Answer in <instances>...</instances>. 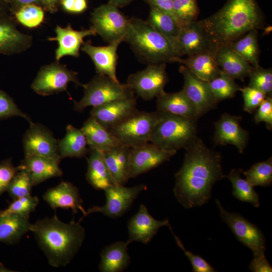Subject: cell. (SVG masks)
Instances as JSON below:
<instances>
[{"label": "cell", "instance_id": "cell-20", "mask_svg": "<svg viewBox=\"0 0 272 272\" xmlns=\"http://www.w3.org/2000/svg\"><path fill=\"white\" fill-rule=\"evenodd\" d=\"M32 43L31 36L20 31L7 12L0 14V53H20L30 48Z\"/></svg>", "mask_w": 272, "mask_h": 272}, {"label": "cell", "instance_id": "cell-35", "mask_svg": "<svg viewBox=\"0 0 272 272\" xmlns=\"http://www.w3.org/2000/svg\"><path fill=\"white\" fill-rule=\"evenodd\" d=\"M258 30H252L229 44L230 46L253 67L259 65V47Z\"/></svg>", "mask_w": 272, "mask_h": 272}, {"label": "cell", "instance_id": "cell-8", "mask_svg": "<svg viewBox=\"0 0 272 272\" xmlns=\"http://www.w3.org/2000/svg\"><path fill=\"white\" fill-rule=\"evenodd\" d=\"M90 20L96 34L109 43L124 41L128 19L117 7L109 3L101 5L93 11Z\"/></svg>", "mask_w": 272, "mask_h": 272}, {"label": "cell", "instance_id": "cell-27", "mask_svg": "<svg viewBox=\"0 0 272 272\" xmlns=\"http://www.w3.org/2000/svg\"><path fill=\"white\" fill-rule=\"evenodd\" d=\"M87 162L86 179L95 189L104 190L116 184L106 164L103 152L90 149Z\"/></svg>", "mask_w": 272, "mask_h": 272}, {"label": "cell", "instance_id": "cell-40", "mask_svg": "<svg viewBox=\"0 0 272 272\" xmlns=\"http://www.w3.org/2000/svg\"><path fill=\"white\" fill-rule=\"evenodd\" d=\"M12 180L7 191L14 200L31 194L33 185L32 179L25 169L19 168Z\"/></svg>", "mask_w": 272, "mask_h": 272}, {"label": "cell", "instance_id": "cell-54", "mask_svg": "<svg viewBox=\"0 0 272 272\" xmlns=\"http://www.w3.org/2000/svg\"><path fill=\"white\" fill-rule=\"evenodd\" d=\"M132 0H109L108 3L117 8H122L127 5Z\"/></svg>", "mask_w": 272, "mask_h": 272}, {"label": "cell", "instance_id": "cell-29", "mask_svg": "<svg viewBox=\"0 0 272 272\" xmlns=\"http://www.w3.org/2000/svg\"><path fill=\"white\" fill-rule=\"evenodd\" d=\"M81 129L90 149L103 152L122 144L91 116L84 122Z\"/></svg>", "mask_w": 272, "mask_h": 272}, {"label": "cell", "instance_id": "cell-34", "mask_svg": "<svg viewBox=\"0 0 272 272\" xmlns=\"http://www.w3.org/2000/svg\"><path fill=\"white\" fill-rule=\"evenodd\" d=\"M150 8L146 22L165 37L173 47L181 27L170 15L156 8Z\"/></svg>", "mask_w": 272, "mask_h": 272}, {"label": "cell", "instance_id": "cell-4", "mask_svg": "<svg viewBox=\"0 0 272 272\" xmlns=\"http://www.w3.org/2000/svg\"><path fill=\"white\" fill-rule=\"evenodd\" d=\"M138 59L145 63L172 62L178 57L169 41L146 21L138 18L128 19L124 38Z\"/></svg>", "mask_w": 272, "mask_h": 272}, {"label": "cell", "instance_id": "cell-39", "mask_svg": "<svg viewBox=\"0 0 272 272\" xmlns=\"http://www.w3.org/2000/svg\"><path fill=\"white\" fill-rule=\"evenodd\" d=\"M14 19L20 24L34 28L40 26L44 21V12L41 6L30 4L21 7L12 12Z\"/></svg>", "mask_w": 272, "mask_h": 272}, {"label": "cell", "instance_id": "cell-16", "mask_svg": "<svg viewBox=\"0 0 272 272\" xmlns=\"http://www.w3.org/2000/svg\"><path fill=\"white\" fill-rule=\"evenodd\" d=\"M57 143L48 129L41 124L32 123L23 139L25 157L60 158L58 153Z\"/></svg>", "mask_w": 272, "mask_h": 272}, {"label": "cell", "instance_id": "cell-30", "mask_svg": "<svg viewBox=\"0 0 272 272\" xmlns=\"http://www.w3.org/2000/svg\"><path fill=\"white\" fill-rule=\"evenodd\" d=\"M30 217L18 214L2 215L0 210V242L18 243L23 236L31 231Z\"/></svg>", "mask_w": 272, "mask_h": 272}, {"label": "cell", "instance_id": "cell-6", "mask_svg": "<svg viewBox=\"0 0 272 272\" xmlns=\"http://www.w3.org/2000/svg\"><path fill=\"white\" fill-rule=\"evenodd\" d=\"M83 98L75 102L74 109L81 112L87 107H96L119 99L135 98L134 94L126 84H121L111 78L97 74L83 86Z\"/></svg>", "mask_w": 272, "mask_h": 272}, {"label": "cell", "instance_id": "cell-53", "mask_svg": "<svg viewBox=\"0 0 272 272\" xmlns=\"http://www.w3.org/2000/svg\"><path fill=\"white\" fill-rule=\"evenodd\" d=\"M61 0H43V7L47 11L54 13L57 10Z\"/></svg>", "mask_w": 272, "mask_h": 272}, {"label": "cell", "instance_id": "cell-51", "mask_svg": "<svg viewBox=\"0 0 272 272\" xmlns=\"http://www.w3.org/2000/svg\"><path fill=\"white\" fill-rule=\"evenodd\" d=\"M150 7L156 8L172 16L180 26L175 15L173 8V0H144ZM181 27V26H180Z\"/></svg>", "mask_w": 272, "mask_h": 272}, {"label": "cell", "instance_id": "cell-18", "mask_svg": "<svg viewBox=\"0 0 272 272\" xmlns=\"http://www.w3.org/2000/svg\"><path fill=\"white\" fill-rule=\"evenodd\" d=\"M242 118L240 116L224 113L220 119L214 123L215 144L221 146L233 145L239 153H242L247 143L248 132L240 125Z\"/></svg>", "mask_w": 272, "mask_h": 272}, {"label": "cell", "instance_id": "cell-11", "mask_svg": "<svg viewBox=\"0 0 272 272\" xmlns=\"http://www.w3.org/2000/svg\"><path fill=\"white\" fill-rule=\"evenodd\" d=\"M215 201L222 220L237 240L249 248L253 255L264 253L266 249L265 239L260 229L240 214L225 210L218 199Z\"/></svg>", "mask_w": 272, "mask_h": 272}, {"label": "cell", "instance_id": "cell-36", "mask_svg": "<svg viewBox=\"0 0 272 272\" xmlns=\"http://www.w3.org/2000/svg\"><path fill=\"white\" fill-rule=\"evenodd\" d=\"M242 172L241 169H233L228 175L225 176L232 183L233 195L237 199L250 203L254 207L258 208L260 205L258 195L255 192L254 186L241 177V174Z\"/></svg>", "mask_w": 272, "mask_h": 272}, {"label": "cell", "instance_id": "cell-25", "mask_svg": "<svg viewBox=\"0 0 272 272\" xmlns=\"http://www.w3.org/2000/svg\"><path fill=\"white\" fill-rule=\"evenodd\" d=\"M215 58L222 70L233 79L243 81L249 76L252 66L235 51L229 45L219 46Z\"/></svg>", "mask_w": 272, "mask_h": 272}, {"label": "cell", "instance_id": "cell-14", "mask_svg": "<svg viewBox=\"0 0 272 272\" xmlns=\"http://www.w3.org/2000/svg\"><path fill=\"white\" fill-rule=\"evenodd\" d=\"M179 72L184 78L182 90L194 106L198 117L216 107L218 102L208 82L196 76L183 64L180 66Z\"/></svg>", "mask_w": 272, "mask_h": 272}, {"label": "cell", "instance_id": "cell-12", "mask_svg": "<svg viewBox=\"0 0 272 272\" xmlns=\"http://www.w3.org/2000/svg\"><path fill=\"white\" fill-rule=\"evenodd\" d=\"M146 189V185L143 184L131 187L118 184H112L104 190L105 204L103 206H93L89 208L86 211L85 217L97 212L111 218L120 217L127 211L138 195Z\"/></svg>", "mask_w": 272, "mask_h": 272}, {"label": "cell", "instance_id": "cell-31", "mask_svg": "<svg viewBox=\"0 0 272 272\" xmlns=\"http://www.w3.org/2000/svg\"><path fill=\"white\" fill-rule=\"evenodd\" d=\"M157 100V110L197 119L195 108L182 90L168 93L165 91Z\"/></svg>", "mask_w": 272, "mask_h": 272}, {"label": "cell", "instance_id": "cell-41", "mask_svg": "<svg viewBox=\"0 0 272 272\" xmlns=\"http://www.w3.org/2000/svg\"><path fill=\"white\" fill-rule=\"evenodd\" d=\"M249 87L255 88L262 92L266 97L272 95V71L266 69L259 65L253 67L249 73Z\"/></svg>", "mask_w": 272, "mask_h": 272}, {"label": "cell", "instance_id": "cell-10", "mask_svg": "<svg viewBox=\"0 0 272 272\" xmlns=\"http://www.w3.org/2000/svg\"><path fill=\"white\" fill-rule=\"evenodd\" d=\"M166 63L149 64L143 70L130 75L126 84L138 96L150 100L164 92L168 81Z\"/></svg>", "mask_w": 272, "mask_h": 272}, {"label": "cell", "instance_id": "cell-50", "mask_svg": "<svg viewBox=\"0 0 272 272\" xmlns=\"http://www.w3.org/2000/svg\"><path fill=\"white\" fill-rule=\"evenodd\" d=\"M60 5L67 13L80 14L87 9L88 2L87 0H61Z\"/></svg>", "mask_w": 272, "mask_h": 272}, {"label": "cell", "instance_id": "cell-23", "mask_svg": "<svg viewBox=\"0 0 272 272\" xmlns=\"http://www.w3.org/2000/svg\"><path fill=\"white\" fill-rule=\"evenodd\" d=\"M43 198L53 210L71 209L74 214L80 210L85 217L86 211L82 205L83 200L79 190L71 182L63 181L47 189L43 194Z\"/></svg>", "mask_w": 272, "mask_h": 272}, {"label": "cell", "instance_id": "cell-49", "mask_svg": "<svg viewBox=\"0 0 272 272\" xmlns=\"http://www.w3.org/2000/svg\"><path fill=\"white\" fill-rule=\"evenodd\" d=\"M249 268L253 272L272 271V267L266 258L264 253L253 255Z\"/></svg>", "mask_w": 272, "mask_h": 272}, {"label": "cell", "instance_id": "cell-7", "mask_svg": "<svg viewBox=\"0 0 272 272\" xmlns=\"http://www.w3.org/2000/svg\"><path fill=\"white\" fill-rule=\"evenodd\" d=\"M158 119V112L138 110L121 122L108 130L122 144L130 147L150 142Z\"/></svg>", "mask_w": 272, "mask_h": 272}, {"label": "cell", "instance_id": "cell-19", "mask_svg": "<svg viewBox=\"0 0 272 272\" xmlns=\"http://www.w3.org/2000/svg\"><path fill=\"white\" fill-rule=\"evenodd\" d=\"M169 225L168 219L156 220L150 214L146 206L141 204L138 212L128 221V239L126 242L128 245L134 241L147 244L161 227Z\"/></svg>", "mask_w": 272, "mask_h": 272}, {"label": "cell", "instance_id": "cell-24", "mask_svg": "<svg viewBox=\"0 0 272 272\" xmlns=\"http://www.w3.org/2000/svg\"><path fill=\"white\" fill-rule=\"evenodd\" d=\"M60 159L39 156L25 157L18 167L28 172L33 185L35 186L49 178L62 175V172L59 166Z\"/></svg>", "mask_w": 272, "mask_h": 272}, {"label": "cell", "instance_id": "cell-47", "mask_svg": "<svg viewBox=\"0 0 272 272\" xmlns=\"http://www.w3.org/2000/svg\"><path fill=\"white\" fill-rule=\"evenodd\" d=\"M18 170L11 159L2 161L0 163V196L8 190L9 186Z\"/></svg>", "mask_w": 272, "mask_h": 272}, {"label": "cell", "instance_id": "cell-28", "mask_svg": "<svg viewBox=\"0 0 272 272\" xmlns=\"http://www.w3.org/2000/svg\"><path fill=\"white\" fill-rule=\"evenodd\" d=\"M130 148L121 144L103 152L106 164L116 184L124 185L129 179Z\"/></svg>", "mask_w": 272, "mask_h": 272}, {"label": "cell", "instance_id": "cell-44", "mask_svg": "<svg viewBox=\"0 0 272 272\" xmlns=\"http://www.w3.org/2000/svg\"><path fill=\"white\" fill-rule=\"evenodd\" d=\"M13 116H20L26 119L30 124L31 119L17 106L12 98L3 90H0V119H6Z\"/></svg>", "mask_w": 272, "mask_h": 272}, {"label": "cell", "instance_id": "cell-56", "mask_svg": "<svg viewBox=\"0 0 272 272\" xmlns=\"http://www.w3.org/2000/svg\"><path fill=\"white\" fill-rule=\"evenodd\" d=\"M13 272L14 270H11V269L5 267L2 263L0 262V272Z\"/></svg>", "mask_w": 272, "mask_h": 272}, {"label": "cell", "instance_id": "cell-37", "mask_svg": "<svg viewBox=\"0 0 272 272\" xmlns=\"http://www.w3.org/2000/svg\"><path fill=\"white\" fill-rule=\"evenodd\" d=\"M212 93L218 102L220 101L233 97L241 88L222 70L219 73L208 82Z\"/></svg>", "mask_w": 272, "mask_h": 272}, {"label": "cell", "instance_id": "cell-17", "mask_svg": "<svg viewBox=\"0 0 272 272\" xmlns=\"http://www.w3.org/2000/svg\"><path fill=\"white\" fill-rule=\"evenodd\" d=\"M137 110L135 98L119 99L93 107L90 116L109 130Z\"/></svg>", "mask_w": 272, "mask_h": 272}, {"label": "cell", "instance_id": "cell-1", "mask_svg": "<svg viewBox=\"0 0 272 272\" xmlns=\"http://www.w3.org/2000/svg\"><path fill=\"white\" fill-rule=\"evenodd\" d=\"M185 150L182 166L175 174L173 192L178 202L187 209L207 203L213 186L225 175L220 153L209 149L198 138Z\"/></svg>", "mask_w": 272, "mask_h": 272}, {"label": "cell", "instance_id": "cell-13", "mask_svg": "<svg viewBox=\"0 0 272 272\" xmlns=\"http://www.w3.org/2000/svg\"><path fill=\"white\" fill-rule=\"evenodd\" d=\"M178 57L190 56L206 51L216 50L202 20L193 21L181 28L173 45Z\"/></svg>", "mask_w": 272, "mask_h": 272}, {"label": "cell", "instance_id": "cell-43", "mask_svg": "<svg viewBox=\"0 0 272 272\" xmlns=\"http://www.w3.org/2000/svg\"><path fill=\"white\" fill-rule=\"evenodd\" d=\"M39 203V199L36 196L31 194L14 199L9 207L4 210H1L2 215L18 214L30 217Z\"/></svg>", "mask_w": 272, "mask_h": 272}, {"label": "cell", "instance_id": "cell-38", "mask_svg": "<svg viewBox=\"0 0 272 272\" xmlns=\"http://www.w3.org/2000/svg\"><path fill=\"white\" fill-rule=\"evenodd\" d=\"M243 174L245 179L253 186H270L272 183V158L253 165Z\"/></svg>", "mask_w": 272, "mask_h": 272}, {"label": "cell", "instance_id": "cell-52", "mask_svg": "<svg viewBox=\"0 0 272 272\" xmlns=\"http://www.w3.org/2000/svg\"><path fill=\"white\" fill-rule=\"evenodd\" d=\"M12 12L24 6L35 4L43 6V0H5Z\"/></svg>", "mask_w": 272, "mask_h": 272}, {"label": "cell", "instance_id": "cell-2", "mask_svg": "<svg viewBox=\"0 0 272 272\" xmlns=\"http://www.w3.org/2000/svg\"><path fill=\"white\" fill-rule=\"evenodd\" d=\"M38 244L49 264L54 267L66 266L81 247L85 237V228L74 220L69 223L61 221L54 215L32 224Z\"/></svg>", "mask_w": 272, "mask_h": 272}, {"label": "cell", "instance_id": "cell-3", "mask_svg": "<svg viewBox=\"0 0 272 272\" xmlns=\"http://www.w3.org/2000/svg\"><path fill=\"white\" fill-rule=\"evenodd\" d=\"M202 22L218 48L260 28L263 18L256 0H228L219 11Z\"/></svg>", "mask_w": 272, "mask_h": 272}, {"label": "cell", "instance_id": "cell-32", "mask_svg": "<svg viewBox=\"0 0 272 272\" xmlns=\"http://www.w3.org/2000/svg\"><path fill=\"white\" fill-rule=\"evenodd\" d=\"M126 242L118 241L105 247L100 253L99 265L101 272H120L130 262Z\"/></svg>", "mask_w": 272, "mask_h": 272}, {"label": "cell", "instance_id": "cell-55", "mask_svg": "<svg viewBox=\"0 0 272 272\" xmlns=\"http://www.w3.org/2000/svg\"><path fill=\"white\" fill-rule=\"evenodd\" d=\"M8 7L5 0H0V14L7 12Z\"/></svg>", "mask_w": 272, "mask_h": 272}, {"label": "cell", "instance_id": "cell-21", "mask_svg": "<svg viewBox=\"0 0 272 272\" xmlns=\"http://www.w3.org/2000/svg\"><path fill=\"white\" fill-rule=\"evenodd\" d=\"M56 36L49 37V41H56L58 46L55 51L56 61L65 56L78 57L80 50L83 43L84 39L89 36L96 35L94 30L91 27L88 29L76 30L70 24L65 27L57 25L55 28Z\"/></svg>", "mask_w": 272, "mask_h": 272}, {"label": "cell", "instance_id": "cell-48", "mask_svg": "<svg viewBox=\"0 0 272 272\" xmlns=\"http://www.w3.org/2000/svg\"><path fill=\"white\" fill-rule=\"evenodd\" d=\"M254 120L256 124L261 122L266 123L268 129L272 128V97H266L256 110Z\"/></svg>", "mask_w": 272, "mask_h": 272}, {"label": "cell", "instance_id": "cell-5", "mask_svg": "<svg viewBox=\"0 0 272 272\" xmlns=\"http://www.w3.org/2000/svg\"><path fill=\"white\" fill-rule=\"evenodd\" d=\"M158 119L150 142L167 151L185 149L197 137L196 120L157 110Z\"/></svg>", "mask_w": 272, "mask_h": 272}, {"label": "cell", "instance_id": "cell-26", "mask_svg": "<svg viewBox=\"0 0 272 272\" xmlns=\"http://www.w3.org/2000/svg\"><path fill=\"white\" fill-rule=\"evenodd\" d=\"M216 50L204 51L188 56L186 58L176 57L173 62H179L186 66L199 78L209 82L220 72L215 55Z\"/></svg>", "mask_w": 272, "mask_h": 272}, {"label": "cell", "instance_id": "cell-45", "mask_svg": "<svg viewBox=\"0 0 272 272\" xmlns=\"http://www.w3.org/2000/svg\"><path fill=\"white\" fill-rule=\"evenodd\" d=\"M241 91L244 99L243 109L252 113L266 97L261 91L249 86L241 88Z\"/></svg>", "mask_w": 272, "mask_h": 272}, {"label": "cell", "instance_id": "cell-33", "mask_svg": "<svg viewBox=\"0 0 272 272\" xmlns=\"http://www.w3.org/2000/svg\"><path fill=\"white\" fill-rule=\"evenodd\" d=\"M88 144L81 129L68 125L64 137L58 141V153L61 158H82L88 152Z\"/></svg>", "mask_w": 272, "mask_h": 272}, {"label": "cell", "instance_id": "cell-15", "mask_svg": "<svg viewBox=\"0 0 272 272\" xmlns=\"http://www.w3.org/2000/svg\"><path fill=\"white\" fill-rule=\"evenodd\" d=\"M176 152L163 150L149 142L131 147L129 178H135L169 161Z\"/></svg>", "mask_w": 272, "mask_h": 272}, {"label": "cell", "instance_id": "cell-46", "mask_svg": "<svg viewBox=\"0 0 272 272\" xmlns=\"http://www.w3.org/2000/svg\"><path fill=\"white\" fill-rule=\"evenodd\" d=\"M169 228L174 236L178 246L184 251L185 255L190 260L194 272H215V268L209 262L198 255H195L189 251L186 250L180 239L174 233L170 225Z\"/></svg>", "mask_w": 272, "mask_h": 272}, {"label": "cell", "instance_id": "cell-22", "mask_svg": "<svg viewBox=\"0 0 272 272\" xmlns=\"http://www.w3.org/2000/svg\"><path fill=\"white\" fill-rule=\"evenodd\" d=\"M121 42L115 41L107 46H94L91 41L84 42L81 49L93 61L97 74L118 81L116 77L117 50Z\"/></svg>", "mask_w": 272, "mask_h": 272}, {"label": "cell", "instance_id": "cell-42", "mask_svg": "<svg viewBox=\"0 0 272 272\" xmlns=\"http://www.w3.org/2000/svg\"><path fill=\"white\" fill-rule=\"evenodd\" d=\"M173 8L181 28L197 20L199 8L196 0H173Z\"/></svg>", "mask_w": 272, "mask_h": 272}, {"label": "cell", "instance_id": "cell-9", "mask_svg": "<svg viewBox=\"0 0 272 272\" xmlns=\"http://www.w3.org/2000/svg\"><path fill=\"white\" fill-rule=\"evenodd\" d=\"M78 73L57 62L42 66L32 82L31 88L38 94L48 96L66 91L68 84L73 82L83 86Z\"/></svg>", "mask_w": 272, "mask_h": 272}]
</instances>
